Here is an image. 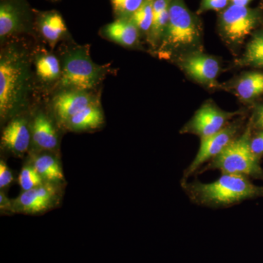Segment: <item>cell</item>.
Returning a JSON list of instances; mask_svg holds the SVG:
<instances>
[{"instance_id":"6da1fadb","label":"cell","mask_w":263,"mask_h":263,"mask_svg":"<svg viewBox=\"0 0 263 263\" xmlns=\"http://www.w3.org/2000/svg\"><path fill=\"white\" fill-rule=\"evenodd\" d=\"M0 118L5 123L23 113L34 86L32 51L18 38L1 45Z\"/></svg>"},{"instance_id":"7a4b0ae2","label":"cell","mask_w":263,"mask_h":263,"mask_svg":"<svg viewBox=\"0 0 263 263\" xmlns=\"http://www.w3.org/2000/svg\"><path fill=\"white\" fill-rule=\"evenodd\" d=\"M181 185L192 201L208 207H228L263 194V188L241 175L222 174L213 182L185 181Z\"/></svg>"},{"instance_id":"3957f363","label":"cell","mask_w":263,"mask_h":263,"mask_svg":"<svg viewBox=\"0 0 263 263\" xmlns=\"http://www.w3.org/2000/svg\"><path fill=\"white\" fill-rule=\"evenodd\" d=\"M62 76L57 89L91 91L103 82L109 65L95 63L90 54L89 45H69L59 57Z\"/></svg>"},{"instance_id":"277c9868","label":"cell","mask_w":263,"mask_h":263,"mask_svg":"<svg viewBox=\"0 0 263 263\" xmlns=\"http://www.w3.org/2000/svg\"><path fill=\"white\" fill-rule=\"evenodd\" d=\"M200 28L196 17L183 0H172L169 20L158 48L160 57L196 46L200 41Z\"/></svg>"},{"instance_id":"5b68a950","label":"cell","mask_w":263,"mask_h":263,"mask_svg":"<svg viewBox=\"0 0 263 263\" xmlns=\"http://www.w3.org/2000/svg\"><path fill=\"white\" fill-rule=\"evenodd\" d=\"M251 128L247 127L241 136L237 137L226 149L210 161L200 173L219 170L222 174L259 176L262 175L257 157L250 148Z\"/></svg>"},{"instance_id":"8992f818","label":"cell","mask_w":263,"mask_h":263,"mask_svg":"<svg viewBox=\"0 0 263 263\" xmlns=\"http://www.w3.org/2000/svg\"><path fill=\"white\" fill-rule=\"evenodd\" d=\"M260 17L257 10L230 5L219 15V32L228 44L238 46L257 27Z\"/></svg>"},{"instance_id":"52a82bcc","label":"cell","mask_w":263,"mask_h":263,"mask_svg":"<svg viewBox=\"0 0 263 263\" xmlns=\"http://www.w3.org/2000/svg\"><path fill=\"white\" fill-rule=\"evenodd\" d=\"M29 9L22 0H1L0 2V42L18 38L33 32Z\"/></svg>"},{"instance_id":"ba28073f","label":"cell","mask_w":263,"mask_h":263,"mask_svg":"<svg viewBox=\"0 0 263 263\" xmlns=\"http://www.w3.org/2000/svg\"><path fill=\"white\" fill-rule=\"evenodd\" d=\"M238 115L239 112L224 111L214 103L208 101L195 112L180 133L195 135L203 139L219 133L233 117Z\"/></svg>"},{"instance_id":"9c48e42d","label":"cell","mask_w":263,"mask_h":263,"mask_svg":"<svg viewBox=\"0 0 263 263\" xmlns=\"http://www.w3.org/2000/svg\"><path fill=\"white\" fill-rule=\"evenodd\" d=\"M240 128L239 119L230 122L224 129L200 141V148L193 162L185 170L181 183L187 181L188 178L196 173L202 164L217 157L230 143L237 138Z\"/></svg>"},{"instance_id":"30bf717a","label":"cell","mask_w":263,"mask_h":263,"mask_svg":"<svg viewBox=\"0 0 263 263\" xmlns=\"http://www.w3.org/2000/svg\"><path fill=\"white\" fill-rule=\"evenodd\" d=\"M178 64L186 75L199 84L209 87L216 86L220 65L215 57L201 51H190L179 57Z\"/></svg>"},{"instance_id":"8fae6325","label":"cell","mask_w":263,"mask_h":263,"mask_svg":"<svg viewBox=\"0 0 263 263\" xmlns=\"http://www.w3.org/2000/svg\"><path fill=\"white\" fill-rule=\"evenodd\" d=\"M98 101L100 98L91 91L59 90L52 98L51 108L57 122L65 126L71 118Z\"/></svg>"},{"instance_id":"7c38bea8","label":"cell","mask_w":263,"mask_h":263,"mask_svg":"<svg viewBox=\"0 0 263 263\" xmlns=\"http://www.w3.org/2000/svg\"><path fill=\"white\" fill-rule=\"evenodd\" d=\"M31 143V121L23 112L7 123L2 133L1 146L13 155L20 157L29 150Z\"/></svg>"},{"instance_id":"4fadbf2b","label":"cell","mask_w":263,"mask_h":263,"mask_svg":"<svg viewBox=\"0 0 263 263\" xmlns=\"http://www.w3.org/2000/svg\"><path fill=\"white\" fill-rule=\"evenodd\" d=\"M32 57L34 82L44 89H57L62 76L60 58L41 46L33 50Z\"/></svg>"},{"instance_id":"5bb4252c","label":"cell","mask_w":263,"mask_h":263,"mask_svg":"<svg viewBox=\"0 0 263 263\" xmlns=\"http://www.w3.org/2000/svg\"><path fill=\"white\" fill-rule=\"evenodd\" d=\"M57 191L49 183L24 191L12 202V211L25 214H38L54 205Z\"/></svg>"},{"instance_id":"9a60e30c","label":"cell","mask_w":263,"mask_h":263,"mask_svg":"<svg viewBox=\"0 0 263 263\" xmlns=\"http://www.w3.org/2000/svg\"><path fill=\"white\" fill-rule=\"evenodd\" d=\"M32 143L37 149L52 152L59 146V136L54 123L46 112L39 110L31 121Z\"/></svg>"},{"instance_id":"2e32d148","label":"cell","mask_w":263,"mask_h":263,"mask_svg":"<svg viewBox=\"0 0 263 263\" xmlns=\"http://www.w3.org/2000/svg\"><path fill=\"white\" fill-rule=\"evenodd\" d=\"M34 27L40 37L52 50L54 49L59 43L67 40L69 36L65 21L62 15L55 10L40 14Z\"/></svg>"},{"instance_id":"e0dca14e","label":"cell","mask_w":263,"mask_h":263,"mask_svg":"<svg viewBox=\"0 0 263 263\" xmlns=\"http://www.w3.org/2000/svg\"><path fill=\"white\" fill-rule=\"evenodd\" d=\"M140 32L129 18H117L101 29L102 37L125 48L139 46Z\"/></svg>"},{"instance_id":"ac0fdd59","label":"cell","mask_w":263,"mask_h":263,"mask_svg":"<svg viewBox=\"0 0 263 263\" xmlns=\"http://www.w3.org/2000/svg\"><path fill=\"white\" fill-rule=\"evenodd\" d=\"M104 122L103 110L98 101L71 118L65 127L72 132L89 131L101 127Z\"/></svg>"},{"instance_id":"d6986e66","label":"cell","mask_w":263,"mask_h":263,"mask_svg":"<svg viewBox=\"0 0 263 263\" xmlns=\"http://www.w3.org/2000/svg\"><path fill=\"white\" fill-rule=\"evenodd\" d=\"M172 0H154V20L148 33V41L152 47L160 46L169 20V10Z\"/></svg>"},{"instance_id":"ffe728a7","label":"cell","mask_w":263,"mask_h":263,"mask_svg":"<svg viewBox=\"0 0 263 263\" xmlns=\"http://www.w3.org/2000/svg\"><path fill=\"white\" fill-rule=\"evenodd\" d=\"M235 95L243 101H252L263 95V72H250L238 78L233 84Z\"/></svg>"},{"instance_id":"44dd1931","label":"cell","mask_w":263,"mask_h":263,"mask_svg":"<svg viewBox=\"0 0 263 263\" xmlns=\"http://www.w3.org/2000/svg\"><path fill=\"white\" fill-rule=\"evenodd\" d=\"M32 166L43 180L48 182H61L64 174L58 160L50 154H41L33 159Z\"/></svg>"},{"instance_id":"7402d4cb","label":"cell","mask_w":263,"mask_h":263,"mask_svg":"<svg viewBox=\"0 0 263 263\" xmlns=\"http://www.w3.org/2000/svg\"><path fill=\"white\" fill-rule=\"evenodd\" d=\"M238 65L263 68V30L252 36Z\"/></svg>"},{"instance_id":"603a6c76","label":"cell","mask_w":263,"mask_h":263,"mask_svg":"<svg viewBox=\"0 0 263 263\" xmlns=\"http://www.w3.org/2000/svg\"><path fill=\"white\" fill-rule=\"evenodd\" d=\"M154 0H145L141 6L133 13L130 20L138 27L140 32L148 36L154 20Z\"/></svg>"},{"instance_id":"cb8c5ba5","label":"cell","mask_w":263,"mask_h":263,"mask_svg":"<svg viewBox=\"0 0 263 263\" xmlns=\"http://www.w3.org/2000/svg\"><path fill=\"white\" fill-rule=\"evenodd\" d=\"M43 178L33 166H26L18 176V183L23 192L28 191L43 184Z\"/></svg>"},{"instance_id":"d4e9b609","label":"cell","mask_w":263,"mask_h":263,"mask_svg":"<svg viewBox=\"0 0 263 263\" xmlns=\"http://www.w3.org/2000/svg\"><path fill=\"white\" fill-rule=\"evenodd\" d=\"M145 0H110L118 18H130Z\"/></svg>"},{"instance_id":"484cf974","label":"cell","mask_w":263,"mask_h":263,"mask_svg":"<svg viewBox=\"0 0 263 263\" xmlns=\"http://www.w3.org/2000/svg\"><path fill=\"white\" fill-rule=\"evenodd\" d=\"M229 3L230 0H202L197 13L201 14L210 10L221 11L228 8Z\"/></svg>"},{"instance_id":"4316f807","label":"cell","mask_w":263,"mask_h":263,"mask_svg":"<svg viewBox=\"0 0 263 263\" xmlns=\"http://www.w3.org/2000/svg\"><path fill=\"white\" fill-rule=\"evenodd\" d=\"M13 181V175L5 162H0V188L9 186Z\"/></svg>"},{"instance_id":"83f0119b","label":"cell","mask_w":263,"mask_h":263,"mask_svg":"<svg viewBox=\"0 0 263 263\" xmlns=\"http://www.w3.org/2000/svg\"><path fill=\"white\" fill-rule=\"evenodd\" d=\"M250 148L256 157L263 155V130L251 138Z\"/></svg>"},{"instance_id":"f1b7e54d","label":"cell","mask_w":263,"mask_h":263,"mask_svg":"<svg viewBox=\"0 0 263 263\" xmlns=\"http://www.w3.org/2000/svg\"><path fill=\"white\" fill-rule=\"evenodd\" d=\"M254 122L256 127L263 130V105H260L256 110Z\"/></svg>"},{"instance_id":"f546056e","label":"cell","mask_w":263,"mask_h":263,"mask_svg":"<svg viewBox=\"0 0 263 263\" xmlns=\"http://www.w3.org/2000/svg\"><path fill=\"white\" fill-rule=\"evenodd\" d=\"M0 208L2 211L11 210L12 202H10L8 197L3 193L0 194Z\"/></svg>"},{"instance_id":"4dcf8cb0","label":"cell","mask_w":263,"mask_h":263,"mask_svg":"<svg viewBox=\"0 0 263 263\" xmlns=\"http://www.w3.org/2000/svg\"><path fill=\"white\" fill-rule=\"evenodd\" d=\"M253 0H230V5H237L240 7H248L249 3Z\"/></svg>"}]
</instances>
